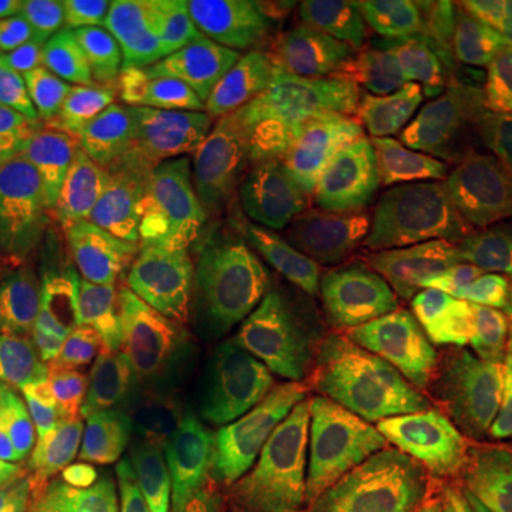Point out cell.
<instances>
[{
	"label": "cell",
	"mask_w": 512,
	"mask_h": 512,
	"mask_svg": "<svg viewBox=\"0 0 512 512\" xmlns=\"http://www.w3.org/2000/svg\"><path fill=\"white\" fill-rule=\"evenodd\" d=\"M128 57L202 55L220 18L214 0H126Z\"/></svg>",
	"instance_id": "23"
},
{
	"label": "cell",
	"mask_w": 512,
	"mask_h": 512,
	"mask_svg": "<svg viewBox=\"0 0 512 512\" xmlns=\"http://www.w3.org/2000/svg\"><path fill=\"white\" fill-rule=\"evenodd\" d=\"M37 29L66 57V77L83 86L128 57L126 9L114 0H46Z\"/></svg>",
	"instance_id": "21"
},
{
	"label": "cell",
	"mask_w": 512,
	"mask_h": 512,
	"mask_svg": "<svg viewBox=\"0 0 512 512\" xmlns=\"http://www.w3.org/2000/svg\"><path fill=\"white\" fill-rule=\"evenodd\" d=\"M89 86L63 77L18 106H0V123L37 148H52L86 131Z\"/></svg>",
	"instance_id": "24"
},
{
	"label": "cell",
	"mask_w": 512,
	"mask_h": 512,
	"mask_svg": "<svg viewBox=\"0 0 512 512\" xmlns=\"http://www.w3.org/2000/svg\"><path fill=\"white\" fill-rule=\"evenodd\" d=\"M481 470L493 481V487L512 504V447L484 441L481 447Z\"/></svg>",
	"instance_id": "31"
},
{
	"label": "cell",
	"mask_w": 512,
	"mask_h": 512,
	"mask_svg": "<svg viewBox=\"0 0 512 512\" xmlns=\"http://www.w3.org/2000/svg\"><path fill=\"white\" fill-rule=\"evenodd\" d=\"M214 362V339L191 328L157 293L106 419L128 458L160 441L177 439Z\"/></svg>",
	"instance_id": "9"
},
{
	"label": "cell",
	"mask_w": 512,
	"mask_h": 512,
	"mask_svg": "<svg viewBox=\"0 0 512 512\" xmlns=\"http://www.w3.org/2000/svg\"><path fill=\"white\" fill-rule=\"evenodd\" d=\"M330 114L404 74L384 40L373 0H316Z\"/></svg>",
	"instance_id": "18"
},
{
	"label": "cell",
	"mask_w": 512,
	"mask_h": 512,
	"mask_svg": "<svg viewBox=\"0 0 512 512\" xmlns=\"http://www.w3.org/2000/svg\"><path fill=\"white\" fill-rule=\"evenodd\" d=\"M154 296L157 282L146 271L103 256H83L57 279L40 308L80 353L97 421L109 419Z\"/></svg>",
	"instance_id": "11"
},
{
	"label": "cell",
	"mask_w": 512,
	"mask_h": 512,
	"mask_svg": "<svg viewBox=\"0 0 512 512\" xmlns=\"http://www.w3.org/2000/svg\"><path fill=\"white\" fill-rule=\"evenodd\" d=\"M396 512H512L484 470L436 467L407 484Z\"/></svg>",
	"instance_id": "25"
},
{
	"label": "cell",
	"mask_w": 512,
	"mask_h": 512,
	"mask_svg": "<svg viewBox=\"0 0 512 512\" xmlns=\"http://www.w3.org/2000/svg\"><path fill=\"white\" fill-rule=\"evenodd\" d=\"M143 512H274L279 490L231 476L180 441L128 458Z\"/></svg>",
	"instance_id": "16"
},
{
	"label": "cell",
	"mask_w": 512,
	"mask_h": 512,
	"mask_svg": "<svg viewBox=\"0 0 512 512\" xmlns=\"http://www.w3.org/2000/svg\"><path fill=\"white\" fill-rule=\"evenodd\" d=\"M416 427L390 384L379 313L330 322L291 362L279 493L376 498L399 473Z\"/></svg>",
	"instance_id": "1"
},
{
	"label": "cell",
	"mask_w": 512,
	"mask_h": 512,
	"mask_svg": "<svg viewBox=\"0 0 512 512\" xmlns=\"http://www.w3.org/2000/svg\"><path fill=\"white\" fill-rule=\"evenodd\" d=\"M274 512H379L376 498H330V495L279 493Z\"/></svg>",
	"instance_id": "29"
},
{
	"label": "cell",
	"mask_w": 512,
	"mask_h": 512,
	"mask_svg": "<svg viewBox=\"0 0 512 512\" xmlns=\"http://www.w3.org/2000/svg\"><path fill=\"white\" fill-rule=\"evenodd\" d=\"M481 106L404 72L376 92L291 134L299 157H350L384 177L410 208L424 180L481 117Z\"/></svg>",
	"instance_id": "6"
},
{
	"label": "cell",
	"mask_w": 512,
	"mask_h": 512,
	"mask_svg": "<svg viewBox=\"0 0 512 512\" xmlns=\"http://www.w3.org/2000/svg\"><path fill=\"white\" fill-rule=\"evenodd\" d=\"M83 256L80 242H63L35 222L0 211V333L37 316L57 279Z\"/></svg>",
	"instance_id": "20"
},
{
	"label": "cell",
	"mask_w": 512,
	"mask_h": 512,
	"mask_svg": "<svg viewBox=\"0 0 512 512\" xmlns=\"http://www.w3.org/2000/svg\"><path fill=\"white\" fill-rule=\"evenodd\" d=\"M512 197V100L481 111L410 202V225L424 239L464 228Z\"/></svg>",
	"instance_id": "12"
},
{
	"label": "cell",
	"mask_w": 512,
	"mask_h": 512,
	"mask_svg": "<svg viewBox=\"0 0 512 512\" xmlns=\"http://www.w3.org/2000/svg\"><path fill=\"white\" fill-rule=\"evenodd\" d=\"M148 66L177 123L188 165L234 174L245 140V109L234 80L208 55L151 57Z\"/></svg>",
	"instance_id": "15"
},
{
	"label": "cell",
	"mask_w": 512,
	"mask_h": 512,
	"mask_svg": "<svg viewBox=\"0 0 512 512\" xmlns=\"http://www.w3.org/2000/svg\"><path fill=\"white\" fill-rule=\"evenodd\" d=\"M217 362L177 439L231 476L279 487V447L296 350L248 333L214 339Z\"/></svg>",
	"instance_id": "7"
},
{
	"label": "cell",
	"mask_w": 512,
	"mask_h": 512,
	"mask_svg": "<svg viewBox=\"0 0 512 512\" xmlns=\"http://www.w3.org/2000/svg\"><path fill=\"white\" fill-rule=\"evenodd\" d=\"M476 231L484 251L490 256L498 285V305H501V325L512 328V197L495 205L484 217H478Z\"/></svg>",
	"instance_id": "28"
},
{
	"label": "cell",
	"mask_w": 512,
	"mask_h": 512,
	"mask_svg": "<svg viewBox=\"0 0 512 512\" xmlns=\"http://www.w3.org/2000/svg\"><path fill=\"white\" fill-rule=\"evenodd\" d=\"M46 154L77 237L97 245L117 228L143 171L86 131L46 148Z\"/></svg>",
	"instance_id": "19"
},
{
	"label": "cell",
	"mask_w": 512,
	"mask_h": 512,
	"mask_svg": "<svg viewBox=\"0 0 512 512\" xmlns=\"http://www.w3.org/2000/svg\"><path fill=\"white\" fill-rule=\"evenodd\" d=\"M94 427L72 339L43 313L0 333V504L55 512L89 470Z\"/></svg>",
	"instance_id": "4"
},
{
	"label": "cell",
	"mask_w": 512,
	"mask_h": 512,
	"mask_svg": "<svg viewBox=\"0 0 512 512\" xmlns=\"http://www.w3.org/2000/svg\"><path fill=\"white\" fill-rule=\"evenodd\" d=\"M208 57L242 97L245 140L291 137L330 117L316 0L222 3Z\"/></svg>",
	"instance_id": "5"
},
{
	"label": "cell",
	"mask_w": 512,
	"mask_h": 512,
	"mask_svg": "<svg viewBox=\"0 0 512 512\" xmlns=\"http://www.w3.org/2000/svg\"><path fill=\"white\" fill-rule=\"evenodd\" d=\"M478 399L487 424L512 444V328H504L478 370Z\"/></svg>",
	"instance_id": "27"
},
{
	"label": "cell",
	"mask_w": 512,
	"mask_h": 512,
	"mask_svg": "<svg viewBox=\"0 0 512 512\" xmlns=\"http://www.w3.org/2000/svg\"><path fill=\"white\" fill-rule=\"evenodd\" d=\"M234 188V174H208L197 168L143 171L117 228L92 245L94 256L154 276L174 248L220 214Z\"/></svg>",
	"instance_id": "13"
},
{
	"label": "cell",
	"mask_w": 512,
	"mask_h": 512,
	"mask_svg": "<svg viewBox=\"0 0 512 512\" xmlns=\"http://www.w3.org/2000/svg\"><path fill=\"white\" fill-rule=\"evenodd\" d=\"M271 214L333 222H410V208L373 168L350 157L293 160Z\"/></svg>",
	"instance_id": "17"
},
{
	"label": "cell",
	"mask_w": 512,
	"mask_h": 512,
	"mask_svg": "<svg viewBox=\"0 0 512 512\" xmlns=\"http://www.w3.org/2000/svg\"><path fill=\"white\" fill-rule=\"evenodd\" d=\"M271 248L268 285L228 333L296 350L330 322L390 308L427 254L410 222H333L259 214ZM220 339V336H217Z\"/></svg>",
	"instance_id": "2"
},
{
	"label": "cell",
	"mask_w": 512,
	"mask_h": 512,
	"mask_svg": "<svg viewBox=\"0 0 512 512\" xmlns=\"http://www.w3.org/2000/svg\"><path fill=\"white\" fill-rule=\"evenodd\" d=\"M46 0H0V40L35 32L43 20Z\"/></svg>",
	"instance_id": "30"
},
{
	"label": "cell",
	"mask_w": 512,
	"mask_h": 512,
	"mask_svg": "<svg viewBox=\"0 0 512 512\" xmlns=\"http://www.w3.org/2000/svg\"><path fill=\"white\" fill-rule=\"evenodd\" d=\"M86 134L148 171H191L163 92L143 57H126L86 94Z\"/></svg>",
	"instance_id": "14"
},
{
	"label": "cell",
	"mask_w": 512,
	"mask_h": 512,
	"mask_svg": "<svg viewBox=\"0 0 512 512\" xmlns=\"http://www.w3.org/2000/svg\"><path fill=\"white\" fill-rule=\"evenodd\" d=\"M390 52L410 74L461 100L512 92V3L376 0Z\"/></svg>",
	"instance_id": "8"
},
{
	"label": "cell",
	"mask_w": 512,
	"mask_h": 512,
	"mask_svg": "<svg viewBox=\"0 0 512 512\" xmlns=\"http://www.w3.org/2000/svg\"><path fill=\"white\" fill-rule=\"evenodd\" d=\"M268 271L271 248L259 214L225 205L168 254L154 282L191 328L217 339L259 302Z\"/></svg>",
	"instance_id": "10"
},
{
	"label": "cell",
	"mask_w": 512,
	"mask_h": 512,
	"mask_svg": "<svg viewBox=\"0 0 512 512\" xmlns=\"http://www.w3.org/2000/svg\"><path fill=\"white\" fill-rule=\"evenodd\" d=\"M66 74V57L40 29L0 40V106H18Z\"/></svg>",
	"instance_id": "26"
},
{
	"label": "cell",
	"mask_w": 512,
	"mask_h": 512,
	"mask_svg": "<svg viewBox=\"0 0 512 512\" xmlns=\"http://www.w3.org/2000/svg\"><path fill=\"white\" fill-rule=\"evenodd\" d=\"M501 325L498 285L476 225L433 239L390 302L384 365L413 427L453 416Z\"/></svg>",
	"instance_id": "3"
},
{
	"label": "cell",
	"mask_w": 512,
	"mask_h": 512,
	"mask_svg": "<svg viewBox=\"0 0 512 512\" xmlns=\"http://www.w3.org/2000/svg\"><path fill=\"white\" fill-rule=\"evenodd\" d=\"M0 211L35 222L63 242H80L57 191L49 154L0 123Z\"/></svg>",
	"instance_id": "22"
}]
</instances>
